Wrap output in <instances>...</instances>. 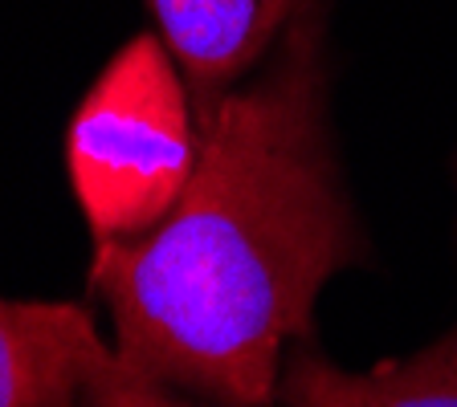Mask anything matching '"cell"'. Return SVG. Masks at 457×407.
I'll list each match as a JSON object with an SVG mask.
<instances>
[{
  "label": "cell",
  "instance_id": "1",
  "mask_svg": "<svg viewBox=\"0 0 457 407\" xmlns=\"http://www.w3.org/2000/svg\"><path fill=\"white\" fill-rule=\"evenodd\" d=\"M327 4L298 9L262 74L196 118L200 155L168 220L90 256L114 354L204 403H274L286 346L314 338V297L368 261L331 142Z\"/></svg>",
  "mask_w": 457,
  "mask_h": 407
},
{
  "label": "cell",
  "instance_id": "2",
  "mask_svg": "<svg viewBox=\"0 0 457 407\" xmlns=\"http://www.w3.org/2000/svg\"><path fill=\"white\" fill-rule=\"evenodd\" d=\"M200 123L180 61L139 33L103 66L66 126V175L95 245L147 237L180 204Z\"/></svg>",
  "mask_w": 457,
  "mask_h": 407
},
{
  "label": "cell",
  "instance_id": "3",
  "mask_svg": "<svg viewBox=\"0 0 457 407\" xmlns=\"http://www.w3.org/2000/svg\"><path fill=\"white\" fill-rule=\"evenodd\" d=\"M306 4L314 0H147L163 45L184 69L196 118L266 61Z\"/></svg>",
  "mask_w": 457,
  "mask_h": 407
},
{
  "label": "cell",
  "instance_id": "4",
  "mask_svg": "<svg viewBox=\"0 0 457 407\" xmlns=\"http://www.w3.org/2000/svg\"><path fill=\"white\" fill-rule=\"evenodd\" d=\"M282 407H457V326L437 342L368 375L331 362L314 338H298L282 354Z\"/></svg>",
  "mask_w": 457,
  "mask_h": 407
},
{
  "label": "cell",
  "instance_id": "5",
  "mask_svg": "<svg viewBox=\"0 0 457 407\" xmlns=\"http://www.w3.org/2000/svg\"><path fill=\"white\" fill-rule=\"evenodd\" d=\"M0 407H82L66 302L0 297Z\"/></svg>",
  "mask_w": 457,
  "mask_h": 407
},
{
  "label": "cell",
  "instance_id": "6",
  "mask_svg": "<svg viewBox=\"0 0 457 407\" xmlns=\"http://www.w3.org/2000/svg\"><path fill=\"white\" fill-rule=\"evenodd\" d=\"M66 334L78 359V383H82V407H204L196 395L155 383L127 367L119 354L98 338L90 310L78 302H66Z\"/></svg>",
  "mask_w": 457,
  "mask_h": 407
}]
</instances>
